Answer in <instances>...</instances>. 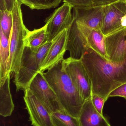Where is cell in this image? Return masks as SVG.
<instances>
[{
    "mask_svg": "<svg viewBox=\"0 0 126 126\" xmlns=\"http://www.w3.org/2000/svg\"><path fill=\"white\" fill-rule=\"evenodd\" d=\"M77 23L78 28L85 37L88 47L101 56L109 60L106 49L105 35L101 30L91 29Z\"/></svg>",
    "mask_w": 126,
    "mask_h": 126,
    "instance_id": "9a60e30c",
    "label": "cell"
},
{
    "mask_svg": "<svg viewBox=\"0 0 126 126\" xmlns=\"http://www.w3.org/2000/svg\"><path fill=\"white\" fill-rule=\"evenodd\" d=\"M103 23L101 31L105 35L126 27L125 0L103 7Z\"/></svg>",
    "mask_w": 126,
    "mask_h": 126,
    "instance_id": "52a82bcc",
    "label": "cell"
},
{
    "mask_svg": "<svg viewBox=\"0 0 126 126\" xmlns=\"http://www.w3.org/2000/svg\"><path fill=\"white\" fill-rule=\"evenodd\" d=\"M0 29L9 40L13 26L12 13L7 10L0 11Z\"/></svg>",
    "mask_w": 126,
    "mask_h": 126,
    "instance_id": "44dd1931",
    "label": "cell"
},
{
    "mask_svg": "<svg viewBox=\"0 0 126 126\" xmlns=\"http://www.w3.org/2000/svg\"><path fill=\"white\" fill-rule=\"evenodd\" d=\"M120 97L126 99V83L113 90L109 95V97Z\"/></svg>",
    "mask_w": 126,
    "mask_h": 126,
    "instance_id": "cb8c5ba5",
    "label": "cell"
},
{
    "mask_svg": "<svg viewBox=\"0 0 126 126\" xmlns=\"http://www.w3.org/2000/svg\"></svg>",
    "mask_w": 126,
    "mask_h": 126,
    "instance_id": "83f0119b",
    "label": "cell"
},
{
    "mask_svg": "<svg viewBox=\"0 0 126 126\" xmlns=\"http://www.w3.org/2000/svg\"><path fill=\"white\" fill-rule=\"evenodd\" d=\"M0 85L3 84L7 77L10 75V47L9 40L0 29Z\"/></svg>",
    "mask_w": 126,
    "mask_h": 126,
    "instance_id": "2e32d148",
    "label": "cell"
},
{
    "mask_svg": "<svg viewBox=\"0 0 126 126\" xmlns=\"http://www.w3.org/2000/svg\"><path fill=\"white\" fill-rule=\"evenodd\" d=\"M26 108L33 126H54L52 113L29 89L24 92Z\"/></svg>",
    "mask_w": 126,
    "mask_h": 126,
    "instance_id": "ba28073f",
    "label": "cell"
},
{
    "mask_svg": "<svg viewBox=\"0 0 126 126\" xmlns=\"http://www.w3.org/2000/svg\"><path fill=\"white\" fill-rule=\"evenodd\" d=\"M54 126H80L78 118L72 116L64 110L52 113Z\"/></svg>",
    "mask_w": 126,
    "mask_h": 126,
    "instance_id": "d6986e66",
    "label": "cell"
},
{
    "mask_svg": "<svg viewBox=\"0 0 126 126\" xmlns=\"http://www.w3.org/2000/svg\"><path fill=\"white\" fill-rule=\"evenodd\" d=\"M119 0H92V2L94 7H104L115 3Z\"/></svg>",
    "mask_w": 126,
    "mask_h": 126,
    "instance_id": "484cf974",
    "label": "cell"
},
{
    "mask_svg": "<svg viewBox=\"0 0 126 126\" xmlns=\"http://www.w3.org/2000/svg\"><path fill=\"white\" fill-rule=\"evenodd\" d=\"M32 10H44L57 7L62 0H20Z\"/></svg>",
    "mask_w": 126,
    "mask_h": 126,
    "instance_id": "ffe728a7",
    "label": "cell"
},
{
    "mask_svg": "<svg viewBox=\"0 0 126 126\" xmlns=\"http://www.w3.org/2000/svg\"><path fill=\"white\" fill-rule=\"evenodd\" d=\"M68 29L60 32L52 40V44L43 61L40 72H44L54 65L64 60V56L67 50Z\"/></svg>",
    "mask_w": 126,
    "mask_h": 126,
    "instance_id": "30bf717a",
    "label": "cell"
},
{
    "mask_svg": "<svg viewBox=\"0 0 126 126\" xmlns=\"http://www.w3.org/2000/svg\"><path fill=\"white\" fill-rule=\"evenodd\" d=\"M62 61L43 73V75L55 93L64 110L78 118L85 101L63 68Z\"/></svg>",
    "mask_w": 126,
    "mask_h": 126,
    "instance_id": "7a4b0ae2",
    "label": "cell"
},
{
    "mask_svg": "<svg viewBox=\"0 0 126 126\" xmlns=\"http://www.w3.org/2000/svg\"><path fill=\"white\" fill-rule=\"evenodd\" d=\"M78 120L80 126H111L107 118L96 110L91 97L84 103Z\"/></svg>",
    "mask_w": 126,
    "mask_h": 126,
    "instance_id": "5bb4252c",
    "label": "cell"
},
{
    "mask_svg": "<svg viewBox=\"0 0 126 126\" xmlns=\"http://www.w3.org/2000/svg\"><path fill=\"white\" fill-rule=\"evenodd\" d=\"M10 75L0 85V115L4 117L12 115L15 105L13 101L10 87Z\"/></svg>",
    "mask_w": 126,
    "mask_h": 126,
    "instance_id": "e0dca14e",
    "label": "cell"
},
{
    "mask_svg": "<svg viewBox=\"0 0 126 126\" xmlns=\"http://www.w3.org/2000/svg\"></svg>",
    "mask_w": 126,
    "mask_h": 126,
    "instance_id": "4316f807",
    "label": "cell"
},
{
    "mask_svg": "<svg viewBox=\"0 0 126 126\" xmlns=\"http://www.w3.org/2000/svg\"><path fill=\"white\" fill-rule=\"evenodd\" d=\"M22 3L17 0L12 11L13 26L9 39L10 73H17L25 48L24 38L29 30L24 24L21 10Z\"/></svg>",
    "mask_w": 126,
    "mask_h": 126,
    "instance_id": "277c9868",
    "label": "cell"
},
{
    "mask_svg": "<svg viewBox=\"0 0 126 126\" xmlns=\"http://www.w3.org/2000/svg\"><path fill=\"white\" fill-rule=\"evenodd\" d=\"M72 8L69 4L64 3L46 19L49 41L52 40L63 30L68 29L71 26L74 19L72 14Z\"/></svg>",
    "mask_w": 126,
    "mask_h": 126,
    "instance_id": "9c48e42d",
    "label": "cell"
},
{
    "mask_svg": "<svg viewBox=\"0 0 126 126\" xmlns=\"http://www.w3.org/2000/svg\"><path fill=\"white\" fill-rule=\"evenodd\" d=\"M73 17L77 22L91 29L101 30L103 23V7L74 8Z\"/></svg>",
    "mask_w": 126,
    "mask_h": 126,
    "instance_id": "7c38bea8",
    "label": "cell"
},
{
    "mask_svg": "<svg viewBox=\"0 0 126 126\" xmlns=\"http://www.w3.org/2000/svg\"><path fill=\"white\" fill-rule=\"evenodd\" d=\"M74 8H85L93 7L92 0H63Z\"/></svg>",
    "mask_w": 126,
    "mask_h": 126,
    "instance_id": "7402d4cb",
    "label": "cell"
},
{
    "mask_svg": "<svg viewBox=\"0 0 126 126\" xmlns=\"http://www.w3.org/2000/svg\"><path fill=\"white\" fill-rule=\"evenodd\" d=\"M106 49L109 60L121 62L126 60V27L105 35Z\"/></svg>",
    "mask_w": 126,
    "mask_h": 126,
    "instance_id": "8fae6325",
    "label": "cell"
},
{
    "mask_svg": "<svg viewBox=\"0 0 126 126\" xmlns=\"http://www.w3.org/2000/svg\"><path fill=\"white\" fill-rule=\"evenodd\" d=\"M52 44L47 42L43 46L36 49L24 48L21 57L20 69L15 74L14 83L16 91H25L29 87L33 79L40 72L45 56Z\"/></svg>",
    "mask_w": 126,
    "mask_h": 126,
    "instance_id": "3957f363",
    "label": "cell"
},
{
    "mask_svg": "<svg viewBox=\"0 0 126 126\" xmlns=\"http://www.w3.org/2000/svg\"><path fill=\"white\" fill-rule=\"evenodd\" d=\"M47 24L41 28L29 30L24 38V45L26 47L36 49L43 46L48 41L47 32Z\"/></svg>",
    "mask_w": 126,
    "mask_h": 126,
    "instance_id": "ac0fdd59",
    "label": "cell"
},
{
    "mask_svg": "<svg viewBox=\"0 0 126 126\" xmlns=\"http://www.w3.org/2000/svg\"><path fill=\"white\" fill-rule=\"evenodd\" d=\"M72 24L68 29L67 50L69 51L70 57L80 59L84 51L88 49L86 38L78 27L74 18Z\"/></svg>",
    "mask_w": 126,
    "mask_h": 126,
    "instance_id": "4fadbf2b",
    "label": "cell"
},
{
    "mask_svg": "<svg viewBox=\"0 0 126 126\" xmlns=\"http://www.w3.org/2000/svg\"><path fill=\"white\" fill-rule=\"evenodd\" d=\"M62 66L83 100L90 98L92 95L91 81L80 59L70 57L63 60Z\"/></svg>",
    "mask_w": 126,
    "mask_h": 126,
    "instance_id": "5b68a950",
    "label": "cell"
},
{
    "mask_svg": "<svg viewBox=\"0 0 126 126\" xmlns=\"http://www.w3.org/2000/svg\"><path fill=\"white\" fill-rule=\"evenodd\" d=\"M17 0H0V11L12 12Z\"/></svg>",
    "mask_w": 126,
    "mask_h": 126,
    "instance_id": "d4e9b609",
    "label": "cell"
},
{
    "mask_svg": "<svg viewBox=\"0 0 126 126\" xmlns=\"http://www.w3.org/2000/svg\"><path fill=\"white\" fill-rule=\"evenodd\" d=\"M91 98L92 104L96 110L100 114L103 115V109L106 100L102 97L94 94H92Z\"/></svg>",
    "mask_w": 126,
    "mask_h": 126,
    "instance_id": "603a6c76",
    "label": "cell"
},
{
    "mask_svg": "<svg viewBox=\"0 0 126 126\" xmlns=\"http://www.w3.org/2000/svg\"><path fill=\"white\" fill-rule=\"evenodd\" d=\"M80 60L91 81L92 94L106 101L113 90L126 83V60L114 62L90 48L84 51Z\"/></svg>",
    "mask_w": 126,
    "mask_h": 126,
    "instance_id": "6da1fadb",
    "label": "cell"
},
{
    "mask_svg": "<svg viewBox=\"0 0 126 126\" xmlns=\"http://www.w3.org/2000/svg\"><path fill=\"white\" fill-rule=\"evenodd\" d=\"M28 89L52 113L64 109L55 93L43 73L39 72L31 81Z\"/></svg>",
    "mask_w": 126,
    "mask_h": 126,
    "instance_id": "8992f818",
    "label": "cell"
}]
</instances>
